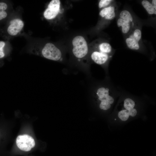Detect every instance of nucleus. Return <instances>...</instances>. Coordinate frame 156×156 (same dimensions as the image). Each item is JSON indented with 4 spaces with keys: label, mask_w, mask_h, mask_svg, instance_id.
I'll use <instances>...</instances> for the list:
<instances>
[{
    "label": "nucleus",
    "mask_w": 156,
    "mask_h": 156,
    "mask_svg": "<svg viewBox=\"0 0 156 156\" xmlns=\"http://www.w3.org/2000/svg\"><path fill=\"white\" fill-rule=\"evenodd\" d=\"M73 48V53L74 56L78 58L84 57L88 52V47L87 42L82 36L75 37L72 41Z\"/></svg>",
    "instance_id": "f257e3e1"
},
{
    "label": "nucleus",
    "mask_w": 156,
    "mask_h": 156,
    "mask_svg": "<svg viewBox=\"0 0 156 156\" xmlns=\"http://www.w3.org/2000/svg\"><path fill=\"white\" fill-rule=\"evenodd\" d=\"M16 143L18 149L25 153L31 151L36 145L34 139L31 136L27 134L18 136L16 139Z\"/></svg>",
    "instance_id": "f03ea898"
},
{
    "label": "nucleus",
    "mask_w": 156,
    "mask_h": 156,
    "mask_svg": "<svg viewBox=\"0 0 156 156\" xmlns=\"http://www.w3.org/2000/svg\"><path fill=\"white\" fill-rule=\"evenodd\" d=\"M42 53L45 58L54 61L60 59L62 54L60 50L51 43H47L42 51Z\"/></svg>",
    "instance_id": "7ed1b4c3"
},
{
    "label": "nucleus",
    "mask_w": 156,
    "mask_h": 156,
    "mask_svg": "<svg viewBox=\"0 0 156 156\" xmlns=\"http://www.w3.org/2000/svg\"><path fill=\"white\" fill-rule=\"evenodd\" d=\"M141 37V30L139 29H135L126 39L125 42L127 46L131 49H139L140 47L139 42Z\"/></svg>",
    "instance_id": "20e7f679"
},
{
    "label": "nucleus",
    "mask_w": 156,
    "mask_h": 156,
    "mask_svg": "<svg viewBox=\"0 0 156 156\" xmlns=\"http://www.w3.org/2000/svg\"><path fill=\"white\" fill-rule=\"evenodd\" d=\"M60 5V0H51L44 13V18L48 20L55 18L59 12Z\"/></svg>",
    "instance_id": "39448f33"
},
{
    "label": "nucleus",
    "mask_w": 156,
    "mask_h": 156,
    "mask_svg": "<svg viewBox=\"0 0 156 156\" xmlns=\"http://www.w3.org/2000/svg\"><path fill=\"white\" fill-rule=\"evenodd\" d=\"M10 24L7 31L8 34L12 36L16 35L21 30L24 25L23 22L18 18L11 20Z\"/></svg>",
    "instance_id": "423d86ee"
},
{
    "label": "nucleus",
    "mask_w": 156,
    "mask_h": 156,
    "mask_svg": "<svg viewBox=\"0 0 156 156\" xmlns=\"http://www.w3.org/2000/svg\"><path fill=\"white\" fill-rule=\"evenodd\" d=\"M91 57L92 60L96 63L101 65L104 64L107 61L109 56L107 54L96 51L92 53Z\"/></svg>",
    "instance_id": "0eeeda50"
},
{
    "label": "nucleus",
    "mask_w": 156,
    "mask_h": 156,
    "mask_svg": "<svg viewBox=\"0 0 156 156\" xmlns=\"http://www.w3.org/2000/svg\"><path fill=\"white\" fill-rule=\"evenodd\" d=\"M99 15L105 19H113L115 17V8L114 6H109L103 9L99 13Z\"/></svg>",
    "instance_id": "6e6552de"
},
{
    "label": "nucleus",
    "mask_w": 156,
    "mask_h": 156,
    "mask_svg": "<svg viewBox=\"0 0 156 156\" xmlns=\"http://www.w3.org/2000/svg\"><path fill=\"white\" fill-rule=\"evenodd\" d=\"M117 24L118 27H121L122 31L124 34L127 33L130 29L131 23L120 18L117 20Z\"/></svg>",
    "instance_id": "1a4fd4ad"
},
{
    "label": "nucleus",
    "mask_w": 156,
    "mask_h": 156,
    "mask_svg": "<svg viewBox=\"0 0 156 156\" xmlns=\"http://www.w3.org/2000/svg\"><path fill=\"white\" fill-rule=\"evenodd\" d=\"M96 94L99 100L101 101L107 102V97L109 95V89L104 87L99 88L97 90Z\"/></svg>",
    "instance_id": "9d476101"
},
{
    "label": "nucleus",
    "mask_w": 156,
    "mask_h": 156,
    "mask_svg": "<svg viewBox=\"0 0 156 156\" xmlns=\"http://www.w3.org/2000/svg\"><path fill=\"white\" fill-rule=\"evenodd\" d=\"M141 4L147 13L149 14H156V8L152 5L149 1L143 0L141 2Z\"/></svg>",
    "instance_id": "9b49d317"
},
{
    "label": "nucleus",
    "mask_w": 156,
    "mask_h": 156,
    "mask_svg": "<svg viewBox=\"0 0 156 156\" xmlns=\"http://www.w3.org/2000/svg\"><path fill=\"white\" fill-rule=\"evenodd\" d=\"M119 18L128 22L131 23L133 21V18L129 12L126 10H122L120 13Z\"/></svg>",
    "instance_id": "f8f14e48"
},
{
    "label": "nucleus",
    "mask_w": 156,
    "mask_h": 156,
    "mask_svg": "<svg viewBox=\"0 0 156 156\" xmlns=\"http://www.w3.org/2000/svg\"><path fill=\"white\" fill-rule=\"evenodd\" d=\"M100 51L103 53L108 54L110 53L112 50L111 45L107 42H103L100 43L99 46Z\"/></svg>",
    "instance_id": "ddd939ff"
},
{
    "label": "nucleus",
    "mask_w": 156,
    "mask_h": 156,
    "mask_svg": "<svg viewBox=\"0 0 156 156\" xmlns=\"http://www.w3.org/2000/svg\"><path fill=\"white\" fill-rule=\"evenodd\" d=\"M134 102L130 98L126 99L124 101V107L127 110L133 108L135 106Z\"/></svg>",
    "instance_id": "4468645a"
},
{
    "label": "nucleus",
    "mask_w": 156,
    "mask_h": 156,
    "mask_svg": "<svg viewBox=\"0 0 156 156\" xmlns=\"http://www.w3.org/2000/svg\"><path fill=\"white\" fill-rule=\"evenodd\" d=\"M128 110H123L119 112L118 114L119 118L123 121L127 120L129 116Z\"/></svg>",
    "instance_id": "2eb2a0df"
},
{
    "label": "nucleus",
    "mask_w": 156,
    "mask_h": 156,
    "mask_svg": "<svg viewBox=\"0 0 156 156\" xmlns=\"http://www.w3.org/2000/svg\"><path fill=\"white\" fill-rule=\"evenodd\" d=\"M112 0H101L99 3V7L102 8L108 5L112 1Z\"/></svg>",
    "instance_id": "dca6fc26"
},
{
    "label": "nucleus",
    "mask_w": 156,
    "mask_h": 156,
    "mask_svg": "<svg viewBox=\"0 0 156 156\" xmlns=\"http://www.w3.org/2000/svg\"><path fill=\"white\" fill-rule=\"evenodd\" d=\"M99 107L101 109L107 110L110 108L111 105L106 101H101Z\"/></svg>",
    "instance_id": "f3484780"
},
{
    "label": "nucleus",
    "mask_w": 156,
    "mask_h": 156,
    "mask_svg": "<svg viewBox=\"0 0 156 156\" xmlns=\"http://www.w3.org/2000/svg\"><path fill=\"white\" fill-rule=\"evenodd\" d=\"M5 43L3 41H0V59L3 58L5 55L3 48Z\"/></svg>",
    "instance_id": "a211bd4d"
},
{
    "label": "nucleus",
    "mask_w": 156,
    "mask_h": 156,
    "mask_svg": "<svg viewBox=\"0 0 156 156\" xmlns=\"http://www.w3.org/2000/svg\"><path fill=\"white\" fill-rule=\"evenodd\" d=\"M129 115L132 117L135 116L137 113L136 110L133 108L128 110Z\"/></svg>",
    "instance_id": "6ab92c4d"
},
{
    "label": "nucleus",
    "mask_w": 156,
    "mask_h": 156,
    "mask_svg": "<svg viewBox=\"0 0 156 156\" xmlns=\"http://www.w3.org/2000/svg\"><path fill=\"white\" fill-rule=\"evenodd\" d=\"M7 16V13L5 11L0 10V21L5 18Z\"/></svg>",
    "instance_id": "aec40b11"
},
{
    "label": "nucleus",
    "mask_w": 156,
    "mask_h": 156,
    "mask_svg": "<svg viewBox=\"0 0 156 156\" xmlns=\"http://www.w3.org/2000/svg\"><path fill=\"white\" fill-rule=\"evenodd\" d=\"M8 8V5L5 3L0 2V10L5 11Z\"/></svg>",
    "instance_id": "412c9836"
},
{
    "label": "nucleus",
    "mask_w": 156,
    "mask_h": 156,
    "mask_svg": "<svg viewBox=\"0 0 156 156\" xmlns=\"http://www.w3.org/2000/svg\"><path fill=\"white\" fill-rule=\"evenodd\" d=\"M114 101L113 98L109 95H108L107 97L106 101L110 104H112L114 102Z\"/></svg>",
    "instance_id": "4be33fe9"
},
{
    "label": "nucleus",
    "mask_w": 156,
    "mask_h": 156,
    "mask_svg": "<svg viewBox=\"0 0 156 156\" xmlns=\"http://www.w3.org/2000/svg\"><path fill=\"white\" fill-rule=\"evenodd\" d=\"M151 4H152L153 6L155 8H156V0H153L152 1Z\"/></svg>",
    "instance_id": "5701e85b"
}]
</instances>
